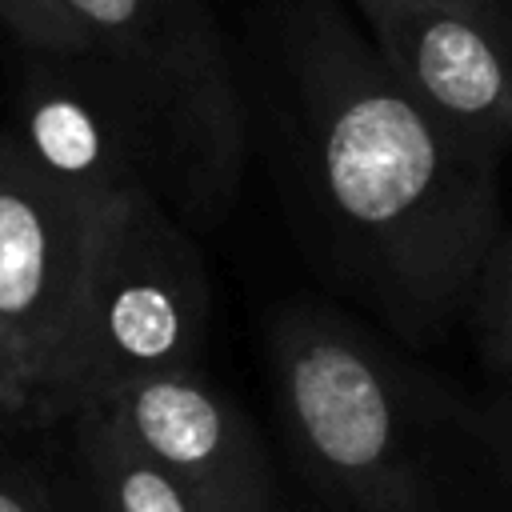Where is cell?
<instances>
[{
	"label": "cell",
	"instance_id": "1",
	"mask_svg": "<svg viewBox=\"0 0 512 512\" xmlns=\"http://www.w3.org/2000/svg\"><path fill=\"white\" fill-rule=\"evenodd\" d=\"M276 68L296 188L324 272L400 344L468 308L500 236V164L452 144L336 0H276Z\"/></svg>",
	"mask_w": 512,
	"mask_h": 512
},
{
	"label": "cell",
	"instance_id": "2",
	"mask_svg": "<svg viewBox=\"0 0 512 512\" xmlns=\"http://www.w3.org/2000/svg\"><path fill=\"white\" fill-rule=\"evenodd\" d=\"M264 348L284 448L332 512H512L508 396H468L312 300L276 308Z\"/></svg>",
	"mask_w": 512,
	"mask_h": 512
},
{
	"label": "cell",
	"instance_id": "3",
	"mask_svg": "<svg viewBox=\"0 0 512 512\" xmlns=\"http://www.w3.org/2000/svg\"><path fill=\"white\" fill-rule=\"evenodd\" d=\"M88 64L136 116L156 196H172L188 220L228 212L248 120L224 36L204 0H52Z\"/></svg>",
	"mask_w": 512,
	"mask_h": 512
},
{
	"label": "cell",
	"instance_id": "4",
	"mask_svg": "<svg viewBox=\"0 0 512 512\" xmlns=\"http://www.w3.org/2000/svg\"><path fill=\"white\" fill-rule=\"evenodd\" d=\"M208 308L200 248L168 204L152 188L112 196L96 216L52 408L84 416L140 380L196 368Z\"/></svg>",
	"mask_w": 512,
	"mask_h": 512
},
{
	"label": "cell",
	"instance_id": "5",
	"mask_svg": "<svg viewBox=\"0 0 512 512\" xmlns=\"http://www.w3.org/2000/svg\"><path fill=\"white\" fill-rule=\"evenodd\" d=\"M408 100L464 152H512V12L460 0H348Z\"/></svg>",
	"mask_w": 512,
	"mask_h": 512
},
{
	"label": "cell",
	"instance_id": "6",
	"mask_svg": "<svg viewBox=\"0 0 512 512\" xmlns=\"http://www.w3.org/2000/svg\"><path fill=\"white\" fill-rule=\"evenodd\" d=\"M108 204V200H104ZM100 204L48 184L0 140V348L52 408Z\"/></svg>",
	"mask_w": 512,
	"mask_h": 512
},
{
	"label": "cell",
	"instance_id": "7",
	"mask_svg": "<svg viewBox=\"0 0 512 512\" xmlns=\"http://www.w3.org/2000/svg\"><path fill=\"white\" fill-rule=\"evenodd\" d=\"M108 412L184 492L192 512H276V476L260 432L200 368L132 384Z\"/></svg>",
	"mask_w": 512,
	"mask_h": 512
},
{
	"label": "cell",
	"instance_id": "8",
	"mask_svg": "<svg viewBox=\"0 0 512 512\" xmlns=\"http://www.w3.org/2000/svg\"><path fill=\"white\" fill-rule=\"evenodd\" d=\"M20 100L16 152L60 192L104 204L132 188L156 192L148 140L128 104L80 60L44 56Z\"/></svg>",
	"mask_w": 512,
	"mask_h": 512
},
{
	"label": "cell",
	"instance_id": "9",
	"mask_svg": "<svg viewBox=\"0 0 512 512\" xmlns=\"http://www.w3.org/2000/svg\"><path fill=\"white\" fill-rule=\"evenodd\" d=\"M84 460L104 512H192L184 492L140 452V444L108 416L84 412Z\"/></svg>",
	"mask_w": 512,
	"mask_h": 512
},
{
	"label": "cell",
	"instance_id": "10",
	"mask_svg": "<svg viewBox=\"0 0 512 512\" xmlns=\"http://www.w3.org/2000/svg\"><path fill=\"white\" fill-rule=\"evenodd\" d=\"M464 320L472 328L476 356L488 368L496 392L512 400V224H504L492 240L476 272Z\"/></svg>",
	"mask_w": 512,
	"mask_h": 512
},
{
	"label": "cell",
	"instance_id": "11",
	"mask_svg": "<svg viewBox=\"0 0 512 512\" xmlns=\"http://www.w3.org/2000/svg\"><path fill=\"white\" fill-rule=\"evenodd\" d=\"M0 24L40 56H80L72 28L52 0H0Z\"/></svg>",
	"mask_w": 512,
	"mask_h": 512
},
{
	"label": "cell",
	"instance_id": "12",
	"mask_svg": "<svg viewBox=\"0 0 512 512\" xmlns=\"http://www.w3.org/2000/svg\"><path fill=\"white\" fill-rule=\"evenodd\" d=\"M24 412H36V396L20 376V368L8 360V352L0 348V420H16Z\"/></svg>",
	"mask_w": 512,
	"mask_h": 512
},
{
	"label": "cell",
	"instance_id": "13",
	"mask_svg": "<svg viewBox=\"0 0 512 512\" xmlns=\"http://www.w3.org/2000/svg\"><path fill=\"white\" fill-rule=\"evenodd\" d=\"M0 512H36V504H28L12 484H0Z\"/></svg>",
	"mask_w": 512,
	"mask_h": 512
},
{
	"label": "cell",
	"instance_id": "14",
	"mask_svg": "<svg viewBox=\"0 0 512 512\" xmlns=\"http://www.w3.org/2000/svg\"><path fill=\"white\" fill-rule=\"evenodd\" d=\"M460 4H480V8H508L504 0H460ZM512 12V8H508Z\"/></svg>",
	"mask_w": 512,
	"mask_h": 512
},
{
	"label": "cell",
	"instance_id": "15",
	"mask_svg": "<svg viewBox=\"0 0 512 512\" xmlns=\"http://www.w3.org/2000/svg\"><path fill=\"white\" fill-rule=\"evenodd\" d=\"M276 512H320V508H304V504H296V508H276Z\"/></svg>",
	"mask_w": 512,
	"mask_h": 512
},
{
	"label": "cell",
	"instance_id": "16",
	"mask_svg": "<svg viewBox=\"0 0 512 512\" xmlns=\"http://www.w3.org/2000/svg\"><path fill=\"white\" fill-rule=\"evenodd\" d=\"M504 4H508V8H512V0H504Z\"/></svg>",
	"mask_w": 512,
	"mask_h": 512
}]
</instances>
